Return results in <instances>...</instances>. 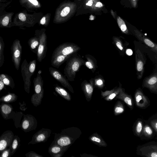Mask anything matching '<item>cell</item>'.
I'll return each instance as SVG.
<instances>
[{
    "label": "cell",
    "mask_w": 157,
    "mask_h": 157,
    "mask_svg": "<svg viewBox=\"0 0 157 157\" xmlns=\"http://www.w3.org/2000/svg\"><path fill=\"white\" fill-rule=\"evenodd\" d=\"M2 110L3 112L6 114L10 113L12 111L11 108L6 105H5L2 106Z\"/></svg>",
    "instance_id": "484cf974"
},
{
    "label": "cell",
    "mask_w": 157,
    "mask_h": 157,
    "mask_svg": "<svg viewBox=\"0 0 157 157\" xmlns=\"http://www.w3.org/2000/svg\"><path fill=\"white\" fill-rule=\"evenodd\" d=\"M145 131L147 134L149 135H151L152 134V131L151 129L149 127H145Z\"/></svg>",
    "instance_id": "8d00e7d4"
},
{
    "label": "cell",
    "mask_w": 157,
    "mask_h": 157,
    "mask_svg": "<svg viewBox=\"0 0 157 157\" xmlns=\"http://www.w3.org/2000/svg\"><path fill=\"white\" fill-rule=\"evenodd\" d=\"M18 144L17 141L16 140H15L13 141L12 145V147L13 149H15L17 148Z\"/></svg>",
    "instance_id": "7bdbcfd3"
},
{
    "label": "cell",
    "mask_w": 157,
    "mask_h": 157,
    "mask_svg": "<svg viewBox=\"0 0 157 157\" xmlns=\"http://www.w3.org/2000/svg\"><path fill=\"white\" fill-rule=\"evenodd\" d=\"M113 40V43L118 49L123 53H124L127 45H126L123 40L119 37H114Z\"/></svg>",
    "instance_id": "d6986e66"
},
{
    "label": "cell",
    "mask_w": 157,
    "mask_h": 157,
    "mask_svg": "<svg viewBox=\"0 0 157 157\" xmlns=\"http://www.w3.org/2000/svg\"><path fill=\"white\" fill-rule=\"evenodd\" d=\"M9 22V18L8 16L5 17L2 21V24L4 27L8 26Z\"/></svg>",
    "instance_id": "4dcf8cb0"
},
{
    "label": "cell",
    "mask_w": 157,
    "mask_h": 157,
    "mask_svg": "<svg viewBox=\"0 0 157 157\" xmlns=\"http://www.w3.org/2000/svg\"><path fill=\"white\" fill-rule=\"evenodd\" d=\"M50 75L56 80L60 83L64 87L67 88L71 93L74 91L72 86L69 82L65 76H64L59 71L52 67L48 69Z\"/></svg>",
    "instance_id": "5b68a950"
},
{
    "label": "cell",
    "mask_w": 157,
    "mask_h": 157,
    "mask_svg": "<svg viewBox=\"0 0 157 157\" xmlns=\"http://www.w3.org/2000/svg\"><path fill=\"white\" fill-rule=\"evenodd\" d=\"M142 97L141 95L140 94H138L136 97V101L137 103H139L140 101L142 99Z\"/></svg>",
    "instance_id": "f35d334b"
},
{
    "label": "cell",
    "mask_w": 157,
    "mask_h": 157,
    "mask_svg": "<svg viewBox=\"0 0 157 157\" xmlns=\"http://www.w3.org/2000/svg\"><path fill=\"white\" fill-rule=\"evenodd\" d=\"M91 1H94V0H91Z\"/></svg>",
    "instance_id": "11a10c76"
},
{
    "label": "cell",
    "mask_w": 157,
    "mask_h": 157,
    "mask_svg": "<svg viewBox=\"0 0 157 157\" xmlns=\"http://www.w3.org/2000/svg\"><path fill=\"white\" fill-rule=\"evenodd\" d=\"M155 128L156 129H157V123H155Z\"/></svg>",
    "instance_id": "db71d44e"
},
{
    "label": "cell",
    "mask_w": 157,
    "mask_h": 157,
    "mask_svg": "<svg viewBox=\"0 0 157 157\" xmlns=\"http://www.w3.org/2000/svg\"><path fill=\"white\" fill-rule=\"evenodd\" d=\"M137 131L138 133L141 132L142 129V125L141 122H139L137 126Z\"/></svg>",
    "instance_id": "836d02e7"
},
{
    "label": "cell",
    "mask_w": 157,
    "mask_h": 157,
    "mask_svg": "<svg viewBox=\"0 0 157 157\" xmlns=\"http://www.w3.org/2000/svg\"><path fill=\"white\" fill-rule=\"evenodd\" d=\"M111 13H112V16H113L114 18H115V14H114V12L112 10L111 11Z\"/></svg>",
    "instance_id": "816d5d0a"
},
{
    "label": "cell",
    "mask_w": 157,
    "mask_h": 157,
    "mask_svg": "<svg viewBox=\"0 0 157 157\" xmlns=\"http://www.w3.org/2000/svg\"><path fill=\"white\" fill-rule=\"evenodd\" d=\"M72 55L64 56L62 55H52L51 61L52 66L59 69L62 64Z\"/></svg>",
    "instance_id": "4fadbf2b"
},
{
    "label": "cell",
    "mask_w": 157,
    "mask_h": 157,
    "mask_svg": "<svg viewBox=\"0 0 157 157\" xmlns=\"http://www.w3.org/2000/svg\"><path fill=\"white\" fill-rule=\"evenodd\" d=\"M5 43L3 38L0 37V67L3 65L5 61V57L4 55Z\"/></svg>",
    "instance_id": "cb8c5ba5"
},
{
    "label": "cell",
    "mask_w": 157,
    "mask_h": 157,
    "mask_svg": "<svg viewBox=\"0 0 157 157\" xmlns=\"http://www.w3.org/2000/svg\"><path fill=\"white\" fill-rule=\"evenodd\" d=\"M7 146L6 141L4 140H2L0 141V150H4Z\"/></svg>",
    "instance_id": "f546056e"
},
{
    "label": "cell",
    "mask_w": 157,
    "mask_h": 157,
    "mask_svg": "<svg viewBox=\"0 0 157 157\" xmlns=\"http://www.w3.org/2000/svg\"><path fill=\"white\" fill-rule=\"evenodd\" d=\"M80 49V47L74 43H65L60 45L55 49L52 55L71 56L77 53Z\"/></svg>",
    "instance_id": "3957f363"
},
{
    "label": "cell",
    "mask_w": 157,
    "mask_h": 157,
    "mask_svg": "<svg viewBox=\"0 0 157 157\" xmlns=\"http://www.w3.org/2000/svg\"><path fill=\"white\" fill-rule=\"evenodd\" d=\"M41 72L40 70L37 75L36 77L34 79L33 83L35 93L38 94L40 93L44 89L43 80L41 75Z\"/></svg>",
    "instance_id": "5bb4252c"
},
{
    "label": "cell",
    "mask_w": 157,
    "mask_h": 157,
    "mask_svg": "<svg viewBox=\"0 0 157 157\" xmlns=\"http://www.w3.org/2000/svg\"><path fill=\"white\" fill-rule=\"evenodd\" d=\"M55 89L56 92L66 100L70 101L72 97L70 93L65 89L57 84L55 85Z\"/></svg>",
    "instance_id": "ac0fdd59"
},
{
    "label": "cell",
    "mask_w": 157,
    "mask_h": 157,
    "mask_svg": "<svg viewBox=\"0 0 157 157\" xmlns=\"http://www.w3.org/2000/svg\"><path fill=\"white\" fill-rule=\"evenodd\" d=\"M46 22V19L45 17H43L41 20L40 23L41 25H43L45 24Z\"/></svg>",
    "instance_id": "7dc6e473"
},
{
    "label": "cell",
    "mask_w": 157,
    "mask_h": 157,
    "mask_svg": "<svg viewBox=\"0 0 157 157\" xmlns=\"http://www.w3.org/2000/svg\"><path fill=\"white\" fill-rule=\"evenodd\" d=\"M85 61L76 53L70 57L66 61L64 73L68 80L74 81L77 73L81 66H85Z\"/></svg>",
    "instance_id": "7a4b0ae2"
},
{
    "label": "cell",
    "mask_w": 157,
    "mask_h": 157,
    "mask_svg": "<svg viewBox=\"0 0 157 157\" xmlns=\"http://www.w3.org/2000/svg\"><path fill=\"white\" fill-rule=\"evenodd\" d=\"M151 156L152 157H157V153L156 152H154L151 154Z\"/></svg>",
    "instance_id": "f907efd6"
},
{
    "label": "cell",
    "mask_w": 157,
    "mask_h": 157,
    "mask_svg": "<svg viewBox=\"0 0 157 157\" xmlns=\"http://www.w3.org/2000/svg\"><path fill=\"white\" fill-rule=\"evenodd\" d=\"M68 148L52 142L48 148V152L52 157H61Z\"/></svg>",
    "instance_id": "9c48e42d"
},
{
    "label": "cell",
    "mask_w": 157,
    "mask_h": 157,
    "mask_svg": "<svg viewBox=\"0 0 157 157\" xmlns=\"http://www.w3.org/2000/svg\"><path fill=\"white\" fill-rule=\"evenodd\" d=\"M93 79L94 84L98 86H101L103 85V80L99 78Z\"/></svg>",
    "instance_id": "83f0119b"
},
{
    "label": "cell",
    "mask_w": 157,
    "mask_h": 157,
    "mask_svg": "<svg viewBox=\"0 0 157 157\" xmlns=\"http://www.w3.org/2000/svg\"><path fill=\"white\" fill-rule=\"evenodd\" d=\"M9 155V152L7 151L5 152L2 154V157H7Z\"/></svg>",
    "instance_id": "681fc988"
},
{
    "label": "cell",
    "mask_w": 157,
    "mask_h": 157,
    "mask_svg": "<svg viewBox=\"0 0 157 157\" xmlns=\"http://www.w3.org/2000/svg\"><path fill=\"white\" fill-rule=\"evenodd\" d=\"M116 93H113L111 94L109 96V98L111 100H112L116 96Z\"/></svg>",
    "instance_id": "f6af8a7d"
},
{
    "label": "cell",
    "mask_w": 157,
    "mask_h": 157,
    "mask_svg": "<svg viewBox=\"0 0 157 157\" xmlns=\"http://www.w3.org/2000/svg\"><path fill=\"white\" fill-rule=\"evenodd\" d=\"M85 57L87 61H85V66L91 70L93 73H94L97 67L96 60L92 56L89 55H86Z\"/></svg>",
    "instance_id": "2e32d148"
},
{
    "label": "cell",
    "mask_w": 157,
    "mask_h": 157,
    "mask_svg": "<svg viewBox=\"0 0 157 157\" xmlns=\"http://www.w3.org/2000/svg\"><path fill=\"white\" fill-rule=\"evenodd\" d=\"M44 94V89H43L40 93H35L33 95L32 97V102L35 106L37 107L41 103Z\"/></svg>",
    "instance_id": "44dd1931"
},
{
    "label": "cell",
    "mask_w": 157,
    "mask_h": 157,
    "mask_svg": "<svg viewBox=\"0 0 157 157\" xmlns=\"http://www.w3.org/2000/svg\"><path fill=\"white\" fill-rule=\"evenodd\" d=\"M19 18L20 20L23 22L25 21L26 20L25 15L23 13H20L19 15Z\"/></svg>",
    "instance_id": "1f68e13d"
},
{
    "label": "cell",
    "mask_w": 157,
    "mask_h": 157,
    "mask_svg": "<svg viewBox=\"0 0 157 157\" xmlns=\"http://www.w3.org/2000/svg\"><path fill=\"white\" fill-rule=\"evenodd\" d=\"M89 139L93 142L100 143L101 142V140L99 137L93 135L89 137Z\"/></svg>",
    "instance_id": "f1b7e54d"
},
{
    "label": "cell",
    "mask_w": 157,
    "mask_h": 157,
    "mask_svg": "<svg viewBox=\"0 0 157 157\" xmlns=\"http://www.w3.org/2000/svg\"><path fill=\"white\" fill-rule=\"evenodd\" d=\"M28 64L26 60H24L22 66V73L25 83V87L29 92V89L31 85V76L28 70Z\"/></svg>",
    "instance_id": "30bf717a"
},
{
    "label": "cell",
    "mask_w": 157,
    "mask_h": 157,
    "mask_svg": "<svg viewBox=\"0 0 157 157\" xmlns=\"http://www.w3.org/2000/svg\"><path fill=\"white\" fill-rule=\"evenodd\" d=\"M39 43V39L38 35L30 39L28 44L31 50L36 55L37 54Z\"/></svg>",
    "instance_id": "e0dca14e"
},
{
    "label": "cell",
    "mask_w": 157,
    "mask_h": 157,
    "mask_svg": "<svg viewBox=\"0 0 157 157\" xmlns=\"http://www.w3.org/2000/svg\"><path fill=\"white\" fill-rule=\"evenodd\" d=\"M90 83L84 80L81 83L82 90L84 92L86 99L89 101L91 98L93 91L94 82L93 79L89 80Z\"/></svg>",
    "instance_id": "8fae6325"
},
{
    "label": "cell",
    "mask_w": 157,
    "mask_h": 157,
    "mask_svg": "<svg viewBox=\"0 0 157 157\" xmlns=\"http://www.w3.org/2000/svg\"><path fill=\"white\" fill-rule=\"evenodd\" d=\"M29 155V156L31 157H43V156L41 155L38 154L35 152H32Z\"/></svg>",
    "instance_id": "74e56055"
},
{
    "label": "cell",
    "mask_w": 157,
    "mask_h": 157,
    "mask_svg": "<svg viewBox=\"0 0 157 157\" xmlns=\"http://www.w3.org/2000/svg\"><path fill=\"white\" fill-rule=\"evenodd\" d=\"M51 132L49 129L42 128L34 135L31 143L35 144L45 142L50 136Z\"/></svg>",
    "instance_id": "ba28073f"
},
{
    "label": "cell",
    "mask_w": 157,
    "mask_h": 157,
    "mask_svg": "<svg viewBox=\"0 0 157 157\" xmlns=\"http://www.w3.org/2000/svg\"><path fill=\"white\" fill-rule=\"evenodd\" d=\"M103 6V5L100 2H97L95 5V7L98 8H101Z\"/></svg>",
    "instance_id": "ab89813d"
},
{
    "label": "cell",
    "mask_w": 157,
    "mask_h": 157,
    "mask_svg": "<svg viewBox=\"0 0 157 157\" xmlns=\"http://www.w3.org/2000/svg\"><path fill=\"white\" fill-rule=\"evenodd\" d=\"M37 35L39 38V43L37 54V60L41 62L46 57L47 50V37L44 32Z\"/></svg>",
    "instance_id": "8992f818"
},
{
    "label": "cell",
    "mask_w": 157,
    "mask_h": 157,
    "mask_svg": "<svg viewBox=\"0 0 157 157\" xmlns=\"http://www.w3.org/2000/svg\"><path fill=\"white\" fill-rule=\"evenodd\" d=\"M135 61L137 78L138 79H141L143 75L145 60L139 49H137L136 51Z\"/></svg>",
    "instance_id": "52a82bcc"
},
{
    "label": "cell",
    "mask_w": 157,
    "mask_h": 157,
    "mask_svg": "<svg viewBox=\"0 0 157 157\" xmlns=\"http://www.w3.org/2000/svg\"><path fill=\"white\" fill-rule=\"evenodd\" d=\"M12 97L11 95H9L6 96L4 98V101L5 102H8L10 101Z\"/></svg>",
    "instance_id": "b9f144b4"
},
{
    "label": "cell",
    "mask_w": 157,
    "mask_h": 157,
    "mask_svg": "<svg viewBox=\"0 0 157 157\" xmlns=\"http://www.w3.org/2000/svg\"><path fill=\"white\" fill-rule=\"evenodd\" d=\"M82 134L81 130L77 127H69L62 130L59 133H55L54 140L52 143L69 148Z\"/></svg>",
    "instance_id": "6da1fadb"
},
{
    "label": "cell",
    "mask_w": 157,
    "mask_h": 157,
    "mask_svg": "<svg viewBox=\"0 0 157 157\" xmlns=\"http://www.w3.org/2000/svg\"><path fill=\"white\" fill-rule=\"evenodd\" d=\"M5 84L4 83L0 80V91L2 90L4 87Z\"/></svg>",
    "instance_id": "bcb514c9"
},
{
    "label": "cell",
    "mask_w": 157,
    "mask_h": 157,
    "mask_svg": "<svg viewBox=\"0 0 157 157\" xmlns=\"http://www.w3.org/2000/svg\"><path fill=\"white\" fill-rule=\"evenodd\" d=\"M126 53L127 55L130 56H131L133 54V52L132 50L130 49H126Z\"/></svg>",
    "instance_id": "60d3db41"
},
{
    "label": "cell",
    "mask_w": 157,
    "mask_h": 157,
    "mask_svg": "<svg viewBox=\"0 0 157 157\" xmlns=\"http://www.w3.org/2000/svg\"><path fill=\"white\" fill-rule=\"evenodd\" d=\"M12 60L15 67L18 70L20 64L22 55V47L19 40H16L14 41L12 48Z\"/></svg>",
    "instance_id": "277c9868"
},
{
    "label": "cell",
    "mask_w": 157,
    "mask_h": 157,
    "mask_svg": "<svg viewBox=\"0 0 157 157\" xmlns=\"http://www.w3.org/2000/svg\"><path fill=\"white\" fill-rule=\"evenodd\" d=\"M125 102L128 105H129L132 106V101L131 98L128 97H126L125 98Z\"/></svg>",
    "instance_id": "d6a6232c"
},
{
    "label": "cell",
    "mask_w": 157,
    "mask_h": 157,
    "mask_svg": "<svg viewBox=\"0 0 157 157\" xmlns=\"http://www.w3.org/2000/svg\"><path fill=\"white\" fill-rule=\"evenodd\" d=\"M70 8L69 7H66L64 8L61 12V15L63 17L67 16L70 12Z\"/></svg>",
    "instance_id": "4316f807"
},
{
    "label": "cell",
    "mask_w": 157,
    "mask_h": 157,
    "mask_svg": "<svg viewBox=\"0 0 157 157\" xmlns=\"http://www.w3.org/2000/svg\"><path fill=\"white\" fill-rule=\"evenodd\" d=\"M36 63V61L35 60L30 62L28 64L29 71L31 76L34 74L35 70Z\"/></svg>",
    "instance_id": "d4e9b609"
},
{
    "label": "cell",
    "mask_w": 157,
    "mask_h": 157,
    "mask_svg": "<svg viewBox=\"0 0 157 157\" xmlns=\"http://www.w3.org/2000/svg\"><path fill=\"white\" fill-rule=\"evenodd\" d=\"M134 32L135 35L138 39L150 48L152 51L157 53V45L156 44L152 41L138 30H135Z\"/></svg>",
    "instance_id": "7c38bea8"
},
{
    "label": "cell",
    "mask_w": 157,
    "mask_h": 157,
    "mask_svg": "<svg viewBox=\"0 0 157 157\" xmlns=\"http://www.w3.org/2000/svg\"><path fill=\"white\" fill-rule=\"evenodd\" d=\"M132 6L134 8H136L137 5V0H130Z\"/></svg>",
    "instance_id": "d590c367"
},
{
    "label": "cell",
    "mask_w": 157,
    "mask_h": 157,
    "mask_svg": "<svg viewBox=\"0 0 157 157\" xmlns=\"http://www.w3.org/2000/svg\"><path fill=\"white\" fill-rule=\"evenodd\" d=\"M29 120H25L23 124L22 127L24 130H27L28 128H30L35 130L37 126V122L35 118L34 117L31 121Z\"/></svg>",
    "instance_id": "ffe728a7"
},
{
    "label": "cell",
    "mask_w": 157,
    "mask_h": 157,
    "mask_svg": "<svg viewBox=\"0 0 157 157\" xmlns=\"http://www.w3.org/2000/svg\"><path fill=\"white\" fill-rule=\"evenodd\" d=\"M90 20H94V17L93 16L91 15L90 16Z\"/></svg>",
    "instance_id": "f5cc1de1"
},
{
    "label": "cell",
    "mask_w": 157,
    "mask_h": 157,
    "mask_svg": "<svg viewBox=\"0 0 157 157\" xmlns=\"http://www.w3.org/2000/svg\"><path fill=\"white\" fill-rule=\"evenodd\" d=\"M124 111V109L121 107H117L115 109V112L116 113H122Z\"/></svg>",
    "instance_id": "e575fe53"
},
{
    "label": "cell",
    "mask_w": 157,
    "mask_h": 157,
    "mask_svg": "<svg viewBox=\"0 0 157 157\" xmlns=\"http://www.w3.org/2000/svg\"><path fill=\"white\" fill-rule=\"evenodd\" d=\"M29 1L35 6H37L38 5V2L37 0H29Z\"/></svg>",
    "instance_id": "ee69618b"
},
{
    "label": "cell",
    "mask_w": 157,
    "mask_h": 157,
    "mask_svg": "<svg viewBox=\"0 0 157 157\" xmlns=\"http://www.w3.org/2000/svg\"><path fill=\"white\" fill-rule=\"evenodd\" d=\"M93 4V2L92 1H91V0H90V1H89L86 4V5H87V6H92Z\"/></svg>",
    "instance_id": "c3c4849f"
},
{
    "label": "cell",
    "mask_w": 157,
    "mask_h": 157,
    "mask_svg": "<svg viewBox=\"0 0 157 157\" xmlns=\"http://www.w3.org/2000/svg\"><path fill=\"white\" fill-rule=\"evenodd\" d=\"M0 80L6 85L11 86V85L14 84V80L12 77L6 74H0Z\"/></svg>",
    "instance_id": "7402d4cb"
},
{
    "label": "cell",
    "mask_w": 157,
    "mask_h": 157,
    "mask_svg": "<svg viewBox=\"0 0 157 157\" xmlns=\"http://www.w3.org/2000/svg\"><path fill=\"white\" fill-rule=\"evenodd\" d=\"M157 84V74L156 73L144 79L143 85L145 87L150 89L156 88Z\"/></svg>",
    "instance_id": "9a60e30c"
},
{
    "label": "cell",
    "mask_w": 157,
    "mask_h": 157,
    "mask_svg": "<svg viewBox=\"0 0 157 157\" xmlns=\"http://www.w3.org/2000/svg\"><path fill=\"white\" fill-rule=\"evenodd\" d=\"M117 20L118 26L122 32L126 34H128L129 32L124 21L120 17L118 16Z\"/></svg>",
    "instance_id": "603a6c76"
}]
</instances>
